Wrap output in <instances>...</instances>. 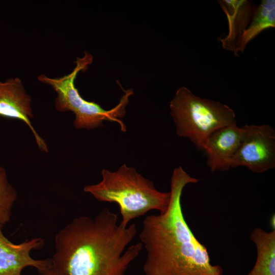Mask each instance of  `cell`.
I'll return each instance as SVG.
<instances>
[{"label":"cell","mask_w":275,"mask_h":275,"mask_svg":"<svg viewBox=\"0 0 275 275\" xmlns=\"http://www.w3.org/2000/svg\"><path fill=\"white\" fill-rule=\"evenodd\" d=\"M107 208L94 217L73 219L56 235L52 267L57 275H125L139 255L141 242L126 247L137 233Z\"/></svg>","instance_id":"6da1fadb"},{"label":"cell","mask_w":275,"mask_h":275,"mask_svg":"<svg viewBox=\"0 0 275 275\" xmlns=\"http://www.w3.org/2000/svg\"><path fill=\"white\" fill-rule=\"evenodd\" d=\"M198 179L179 166L173 172L170 200L166 210L147 216L140 233L147 255L145 275H222L210 263L206 247L196 238L184 217L181 196L184 188Z\"/></svg>","instance_id":"7a4b0ae2"},{"label":"cell","mask_w":275,"mask_h":275,"mask_svg":"<svg viewBox=\"0 0 275 275\" xmlns=\"http://www.w3.org/2000/svg\"><path fill=\"white\" fill-rule=\"evenodd\" d=\"M102 180L96 184L84 187L100 202L115 203L120 208L124 226L132 219L156 210L160 213L167 210L170 200V193L162 192L155 188L153 183L145 178L133 167L126 164L117 171L103 169Z\"/></svg>","instance_id":"3957f363"},{"label":"cell","mask_w":275,"mask_h":275,"mask_svg":"<svg viewBox=\"0 0 275 275\" xmlns=\"http://www.w3.org/2000/svg\"><path fill=\"white\" fill-rule=\"evenodd\" d=\"M170 108L177 135L188 138L200 150L204 151L213 132L236 123L235 112L228 105L198 97L185 87L177 90Z\"/></svg>","instance_id":"277c9868"},{"label":"cell","mask_w":275,"mask_h":275,"mask_svg":"<svg viewBox=\"0 0 275 275\" xmlns=\"http://www.w3.org/2000/svg\"><path fill=\"white\" fill-rule=\"evenodd\" d=\"M230 168L247 167L260 174L275 167V132L269 125H250V130L232 157Z\"/></svg>","instance_id":"5b68a950"},{"label":"cell","mask_w":275,"mask_h":275,"mask_svg":"<svg viewBox=\"0 0 275 275\" xmlns=\"http://www.w3.org/2000/svg\"><path fill=\"white\" fill-rule=\"evenodd\" d=\"M0 225V275H21L26 267L36 268L39 274L51 268V259L36 260L30 253L43 248L44 240L40 237L26 240L20 243H14L4 234Z\"/></svg>","instance_id":"8992f818"},{"label":"cell","mask_w":275,"mask_h":275,"mask_svg":"<svg viewBox=\"0 0 275 275\" xmlns=\"http://www.w3.org/2000/svg\"><path fill=\"white\" fill-rule=\"evenodd\" d=\"M250 128V125H248L239 127L235 123L218 128L209 135L204 151L211 172L226 171L230 169V161Z\"/></svg>","instance_id":"52a82bcc"},{"label":"cell","mask_w":275,"mask_h":275,"mask_svg":"<svg viewBox=\"0 0 275 275\" xmlns=\"http://www.w3.org/2000/svg\"><path fill=\"white\" fill-rule=\"evenodd\" d=\"M31 102V97L19 78L0 81V117L24 122L32 130L40 149L47 152L46 144L36 131L30 120L33 117Z\"/></svg>","instance_id":"ba28073f"},{"label":"cell","mask_w":275,"mask_h":275,"mask_svg":"<svg viewBox=\"0 0 275 275\" xmlns=\"http://www.w3.org/2000/svg\"><path fill=\"white\" fill-rule=\"evenodd\" d=\"M93 61L91 54L87 52L82 58H77L76 65L69 74L61 78H51L44 74L38 76V80L51 86L57 92L55 101L57 110L61 112L72 111L74 114L83 105L86 100L83 99L74 86V80L77 74L85 71Z\"/></svg>","instance_id":"9c48e42d"},{"label":"cell","mask_w":275,"mask_h":275,"mask_svg":"<svg viewBox=\"0 0 275 275\" xmlns=\"http://www.w3.org/2000/svg\"><path fill=\"white\" fill-rule=\"evenodd\" d=\"M225 13L228 22V34L219 41L222 47L238 56L241 39L249 25L256 9L252 2L246 0L218 1Z\"/></svg>","instance_id":"30bf717a"},{"label":"cell","mask_w":275,"mask_h":275,"mask_svg":"<svg viewBox=\"0 0 275 275\" xmlns=\"http://www.w3.org/2000/svg\"><path fill=\"white\" fill-rule=\"evenodd\" d=\"M255 245L257 257L252 270L246 275H275V230L267 232L256 228L250 235Z\"/></svg>","instance_id":"8fae6325"},{"label":"cell","mask_w":275,"mask_h":275,"mask_svg":"<svg viewBox=\"0 0 275 275\" xmlns=\"http://www.w3.org/2000/svg\"><path fill=\"white\" fill-rule=\"evenodd\" d=\"M274 27L275 1L262 0L242 35L239 51L243 52L247 44L262 31Z\"/></svg>","instance_id":"7c38bea8"},{"label":"cell","mask_w":275,"mask_h":275,"mask_svg":"<svg viewBox=\"0 0 275 275\" xmlns=\"http://www.w3.org/2000/svg\"><path fill=\"white\" fill-rule=\"evenodd\" d=\"M17 193L9 182L5 170L0 166V225L3 226L11 219Z\"/></svg>","instance_id":"4fadbf2b"},{"label":"cell","mask_w":275,"mask_h":275,"mask_svg":"<svg viewBox=\"0 0 275 275\" xmlns=\"http://www.w3.org/2000/svg\"><path fill=\"white\" fill-rule=\"evenodd\" d=\"M40 275H57L52 267L42 272Z\"/></svg>","instance_id":"5bb4252c"}]
</instances>
